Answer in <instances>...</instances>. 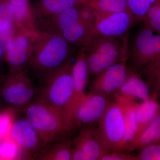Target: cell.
Segmentation results:
<instances>
[{
  "label": "cell",
  "instance_id": "obj_33",
  "mask_svg": "<svg viewBox=\"0 0 160 160\" xmlns=\"http://www.w3.org/2000/svg\"><path fill=\"white\" fill-rule=\"evenodd\" d=\"M1 102H1V100H0V106H1Z\"/></svg>",
  "mask_w": 160,
  "mask_h": 160
},
{
  "label": "cell",
  "instance_id": "obj_25",
  "mask_svg": "<svg viewBox=\"0 0 160 160\" xmlns=\"http://www.w3.org/2000/svg\"><path fill=\"white\" fill-rule=\"evenodd\" d=\"M17 112V109L11 106L0 109V140L9 137Z\"/></svg>",
  "mask_w": 160,
  "mask_h": 160
},
{
  "label": "cell",
  "instance_id": "obj_17",
  "mask_svg": "<svg viewBox=\"0 0 160 160\" xmlns=\"http://www.w3.org/2000/svg\"><path fill=\"white\" fill-rule=\"evenodd\" d=\"M81 3H83L82 0H36L31 5L37 27L39 23L54 17Z\"/></svg>",
  "mask_w": 160,
  "mask_h": 160
},
{
  "label": "cell",
  "instance_id": "obj_5",
  "mask_svg": "<svg viewBox=\"0 0 160 160\" xmlns=\"http://www.w3.org/2000/svg\"><path fill=\"white\" fill-rule=\"evenodd\" d=\"M80 4L67 9L54 17L39 23L38 29L57 32L72 45L80 47V49L86 47L95 32L92 27L82 18Z\"/></svg>",
  "mask_w": 160,
  "mask_h": 160
},
{
  "label": "cell",
  "instance_id": "obj_23",
  "mask_svg": "<svg viewBox=\"0 0 160 160\" xmlns=\"http://www.w3.org/2000/svg\"><path fill=\"white\" fill-rule=\"evenodd\" d=\"M73 141L67 140L56 144L40 157L42 160H72Z\"/></svg>",
  "mask_w": 160,
  "mask_h": 160
},
{
  "label": "cell",
  "instance_id": "obj_36",
  "mask_svg": "<svg viewBox=\"0 0 160 160\" xmlns=\"http://www.w3.org/2000/svg\"><path fill=\"white\" fill-rule=\"evenodd\" d=\"M160 92V90H159Z\"/></svg>",
  "mask_w": 160,
  "mask_h": 160
},
{
  "label": "cell",
  "instance_id": "obj_9",
  "mask_svg": "<svg viewBox=\"0 0 160 160\" xmlns=\"http://www.w3.org/2000/svg\"><path fill=\"white\" fill-rule=\"evenodd\" d=\"M37 31L16 28L13 36L6 44L5 58L9 74L25 70L28 67Z\"/></svg>",
  "mask_w": 160,
  "mask_h": 160
},
{
  "label": "cell",
  "instance_id": "obj_8",
  "mask_svg": "<svg viewBox=\"0 0 160 160\" xmlns=\"http://www.w3.org/2000/svg\"><path fill=\"white\" fill-rule=\"evenodd\" d=\"M38 89L31 78L22 70L10 73L0 86V100L9 106L25 109L35 99Z\"/></svg>",
  "mask_w": 160,
  "mask_h": 160
},
{
  "label": "cell",
  "instance_id": "obj_20",
  "mask_svg": "<svg viewBox=\"0 0 160 160\" xmlns=\"http://www.w3.org/2000/svg\"><path fill=\"white\" fill-rule=\"evenodd\" d=\"M13 9L8 0H0V40L5 45L15 32Z\"/></svg>",
  "mask_w": 160,
  "mask_h": 160
},
{
  "label": "cell",
  "instance_id": "obj_2",
  "mask_svg": "<svg viewBox=\"0 0 160 160\" xmlns=\"http://www.w3.org/2000/svg\"><path fill=\"white\" fill-rule=\"evenodd\" d=\"M72 65L70 61L46 77L45 85L40 91L38 99L58 111L74 130L69 115L73 95Z\"/></svg>",
  "mask_w": 160,
  "mask_h": 160
},
{
  "label": "cell",
  "instance_id": "obj_31",
  "mask_svg": "<svg viewBox=\"0 0 160 160\" xmlns=\"http://www.w3.org/2000/svg\"><path fill=\"white\" fill-rule=\"evenodd\" d=\"M6 52V45L2 41L0 40V61L5 58Z\"/></svg>",
  "mask_w": 160,
  "mask_h": 160
},
{
  "label": "cell",
  "instance_id": "obj_34",
  "mask_svg": "<svg viewBox=\"0 0 160 160\" xmlns=\"http://www.w3.org/2000/svg\"><path fill=\"white\" fill-rule=\"evenodd\" d=\"M0 66H1V61H0Z\"/></svg>",
  "mask_w": 160,
  "mask_h": 160
},
{
  "label": "cell",
  "instance_id": "obj_11",
  "mask_svg": "<svg viewBox=\"0 0 160 160\" xmlns=\"http://www.w3.org/2000/svg\"><path fill=\"white\" fill-rule=\"evenodd\" d=\"M137 22L128 10L105 16L98 15L94 25L95 34L105 37L126 39Z\"/></svg>",
  "mask_w": 160,
  "mask_h": 160
},
{
  "label": "cell",
  "instance_id": "obj_3",
  "mask_svg": "<svg viewBox=\"0 0 160 160\" xmlns=\"http://www.w3.org/2000/svg\"><path fill=\"white\" fill-rule=\"evenodd\" d=\"M25 109L26 118L38 132L44 146L73 130L58 111L38 99Z\"/></svg>",
  "mask_w": 160,
  "mask_h": 160
},
{
  "label": "cell",
  "instance_id": "obj_24",
  "mask_svg": "<svg viewBox=\"0 0 160 160\" xmlns=\"http://www.w3.org/2000/svg\"><path fill=\"white\" fill-rule=\"evenodd\" d=\"M27 154L9 137L0 140V160L22 159Z\"/></svg>",
  "mask_w": 160,
  "mask_h": 160
},
{
  "label": "cell",
  "instance_id": "obj_32",
  "mask_svg": "<svg viewBox=\"0 0 160 160\" xmlns=\"http://www.w3.org/2000/svg\"><path fill=\"white\" fill-rule=\"evenodd\" d=\"M82 1L83 3H85V2H86V0H82Z\"/></svg>",
  "mask_w": 160,
  "mask_h": 160
},
{
  "label": "cell",
  "instance_id": "obj_1",
  "mask_svg": "<svg viewBox=\"0 0 160 160\" xmlns=\"http://www.w3.org/2000/svg\"><path fill=\"white\" fill-rule=\"evenodd\" d=\"M73 47L57 32L38 29L28 67L45 79L72 61L74 54Z\"/></svg>",
  "mask_w": 160,
  "mask_h": 160
},
{
  "label": "cell",
  "instance_id": "obj_35",
  "mask_svg": "<svg viewBox=\"0 0 160 160\" xmlns=\"http://www.w3.org/2000/svg\"><path fill=\"white\" fill-rule=\"evenodd\" d=\"M87 1H88V0H86V2H87Z\"/></svg>",
  "mask_w": 160,
  "mask_h": 160
},
{
  "label": "cell",
  "instance_id": "obj_14",
  "mask_svg": "<svg viewBox=\"0 0 160 160\" xmlns=\"http://www.w3.org/2000/svg\"><path fill=\"white\" fill-rule=\"evenodd\" d=\"M72 72L73 78V89L69 115L70 122L76 129L74 123L75 115L80 103L87 93L86 90L89 77L86 52L84 49L79 50L75 62L72 64Z\"/></svg>",
  "mask_w": 160,
  "mask_h": 160
},
{
  "label": "cell",
  "instance_id": "obj_4",
  "mask_svg": "<svg viewBox=\"0 0 160 160\" xmlns=\"http://www.w3.org/2000/svg\"><path fill=\"white\" fill-rule=\"evenodd\" d=\"M128 38L105 37L95 34L85 47L89 77L127 58Z\"/></svg>",
  "mask_w": 160,
  "mask_h": 160
},
{
  "label": "cell",
  "instance_id": "obj_28",
  "mask_svg": "<svg viewBox=\"0 0 160 160\" xmlns=\"http://www.w3.org/2000/svg\"><path fill=\"white\" fill-rule=\"evenodd\" d=\"M144 25L160 33V0H157L142 21Z\"/></svg>",
  "mask_w": 160,
  "mask_h": 160
},
{
  "label": "cell",
  "instance_id": "obj_16",
  "mask_svg": "<svg viewBox=\"0 0 160 160\" xmlns=\"http://www.w3.org/2000/svg\"><path fill=\"white\" fill-rule=\"evenodd\" d=\"M9 137L27 155L37 152L44 146L38 132L26 117L16 119Z\"/></svg>",
  "mask_w": 160,
  "mask_h": 160
},
{
  "label": "cell",
  "instance_id": "obj_22",
  "mask_svg": "<svg viewBox=\"0 0 160 160\" xmlns=\"http://www.w3.org/2000/svg\"><path fill=\"white\" fill-rule=\"evenodd\" d=\"M84 3L100 17L128 10V0H88Z\"/></svg>",
  "mask_w": 160,
  "mask_h": 160
},
{
  "label": "cell",
  "instance_id": "obj_29",
  "mask_svg": "<svg viewBox=\"0 0 160 160\" xmlns=\"http://www.w3.org/2000/svg\"><path fill=\"white\" fill-rule=\"evenodd\" d=\"M139 150L137 160H160V144L148 145Z\"/></svg>",
  "mask_w": 160,
  "mask_h": 160
},
{
  "label": "cell",
  "instance_id": "obj_26",
  "mask_svg": "<svg viewBox=\"0 0 160 160\" xmlns=\"http://www.w3.org/2000/svg\"><path fill=\"white\" fill-rule=\"evenodd\" d=\"M157 0H128V10L137 22H142Z\"/></svg>",
  "mask_w": 160,
  "mask_h": 160
},
{
  "label": "cell",
  "instance_id": "obj_30",
  "mask_svg": "<svg viewBox=\"0 0 160 160\" xmlns=\"http://www.w3.org/2000/svg\"><path fill=\"white\" fill-rule=\"evenodd\" d=\"M100 160H137V157L126 151H114L104 154Z\"/></svg>",
  "mask_w": 160,
  "mask_h": 160
},
{
  "label": "cell",
  "instance_id": "obj_7",
  "mask_svg": "<svg viewBox=\"0 0 160 160\" xmlns=\"http://www.w3.org/2000/svg\"><path fill=\"white\" fill-rule=\"evenodd\" d=\"M98 124V136L106 153L122 151L126 125L122 104L112 101Z\"/></svg>",
  "mask_w": 160,
  "mask_h": 160
},
{
  "label": "cell",
  "instance_id": "obj_13",
  "mask_svg": "<svg viewBox=\"0 0 160 160\" xmlns=\"http://www.w3.org/2000/svg\"><path fill=\"white\" fill-rule=\"evenodd\" d=\"M73 144L72 160H100L106 153L94 124L83 126Z\"/></svg>",
  "mask_w": 160,
  "mask_h": 160
},
{
  "label": "cell",
  "instance_id": "obj_21",
  "mask_svg": "<svg viewBox=\"0 0 160 160\" xmlns=\"http://www.w3.org/2000/svg\"><path fill=\"white\" fill-rule=\"evenodd\" d=\"M153 144H160V114L140 132L130 151L139 150L145 146Z\"/></svg>",
  "mask_w": 160,
  "mask_h": 160
},
{
  "label": "cell",
  "instance_id": "obj_10",
  "mask_svg": "<svg viewBox=\"0 0 160 160\" xmlns=\"http://www.w3.org/2000/svg\"><path fill=\"white\" fill-rule=\"evenodd\" d=\"M111 97L89 91L78 107L74 123L76 129L98 122L112 102Z\"/></svg>",
  "mask_w": 160,
  "mask_h": 160
},
{
  "label": "cell",
  "instance_id": "obj_18",
  "mask_svg": "<svg viewBox=\"0 0 160 160\" xmlns=\"http://www.w3.org/2000/svg\"><path fill=\"white\" fill-rule=\"evenodd\" d=\"M12 6L16 28L38 30L30 0H8Z\"/></svg>",
  "mask_w": 160,
  "mask_h": 160
},
{
  "label": "cell",
  "instance_id": "obj_6",
  "mask_svg": "<svg viewBox=\"0 0 160 160\" xmlns=\"http://www.w3.org/2000/svg\"><path fill=\"white\" fill-rule=\"evenodd\" d=\"M142 23L132 36L129 34L127 42V63L139 72L160 58V33Z\"/></svg>",
  "mask_w": 160,
  "mask_h": 160
},
{
  "label": "cell",
  "instance_id": "obj_12",
  "mask_svg": "<svg viewBox=\"0 0 160 160\" xmlns=\"http://www.w3.org/2000/svg\"><path fill=\"white\" fill-rule=\"evenodd\" d=\"M129 72L127 58L115 64L93 77L89 90L111 97L119 90Z\"/></svg>",
  "mask_w": 160,
  "mask_h": 160
},
{
  "label": "cell",
  "instance_id": "obj_15",
  "mask_svg": "<svg viewBox=\"0 0 160 160\" xmlns=\"http://www.w3.org/2000/svg\"><path fill=\"white\" fill-rule=\"evenodd\" d=\"M150 90L149 83L141 72L129 66L127 78L113 97L115 101L122 104L138 100L142 102L150 97Z\"/></svg>",
  "mask_w": 160,
  "mask_h": 160
},
{
  "label": "cell",
  "instance_id": "obj_19",
  "mask_svg": "<svg viewBox=\"0 0 160 160\" xmlns=\"http://www.w3.org/2000/svg\"><path fill=\"white\" fill-rule=\"evenodd\" d=\"M136 112L139 134L150 122L160 114V104L157 97L154 94H151L147 99L138 102Z\"/></svg>",
  "mask_w": 160,
  "mask_h": 160
},
{
  "label": "cell",
  "instance_id": "obj_27",
  "mask_svg": "<svg viewBox=\"0 0 160 160\" xmlns=\"http://www.w3.org/2000/svg\"><path fill=\"white\" fill-rule=\"evenodd\" d=\"M140 72L143 77L146 78L148 83L160 90V58L147 65Z\"/></svg>",
  "mask_w": 160,
  "mask_h": 160
}]
</instances>
